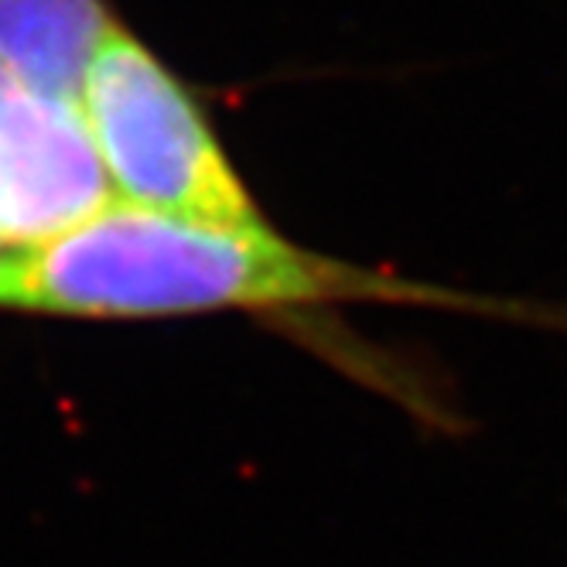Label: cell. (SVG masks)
Here are the masks:
<instances>
[{
    "instance_id": "1",
    "label": "cell",
    "mask_w": 567,
    "mask_h": 567,
    "mask_svg": "<svg viewBox=\"0 0 567 567\" xmlns=\"http://www.w3.org/2000/svg\"><path fill=\"white\" fill-rule=\"evenodd\" d=\"M367 298H441L301 250L260 223L216 226L116 202L42 247L0 254V308L69 318H161Z\"/></svg>"
},
{
    "instance_id": "2",
    "label": "cell",
    "mask_w": 567,
    "mask_h": 567,
    "mask_svg": "<svg viewBox=\"0 0 567 567\" xmlns=\"http://www.w3.org/2000/svg\"><path fill=\"white\" fill-rule=\"evenodd\" d=\"M79 106L124 206L216 226L260 223L188 90L116 24L86 72Z\"/></svg>"
},
{
    "instance_id": "3",
    "label": "cell",
    "mask_w": 567,
    "mask_h": 567,
    "mask_svg": "<svg viewBox=\"0 0 567 567\" xmlns=\"http://www.w3.org/2000/svg\"><path fill=\"white\" fill-rule=\"evenodd\" d=\"M116 206L79 100L0 93V250L42 247Z\"/></svg>"
},
{
    "instance_id": "4",
    "label": "cell",
    "mask_w": 567,
    "mask_h": 567,
    "mask_svg": "<svg viewBox=\"0 0 567 567\" xmlns=\"http://www.w3.org/2000/svg\"><path fill=\"white\" fill-rule=\"evenodd\" d=\"M110 31L100 0H0V65L14 86L79 100Z\"/></svg>"
},
{
    "instance_id": "5",
    "label": "cell",
    "mask_w": 567,
    "mask_h": 567,
    "mask_svg": "<svg viewBox=\"0 0 567 567\" xmlns=\"http://www.w3.org/2000/svg\"><path fill=\"white\" fill-rule=\"evenodd\" d=\"M11 86H14V79L8 75V69H4V65H0V93L11 90Z\"/></svg>"
}]
</instances>
